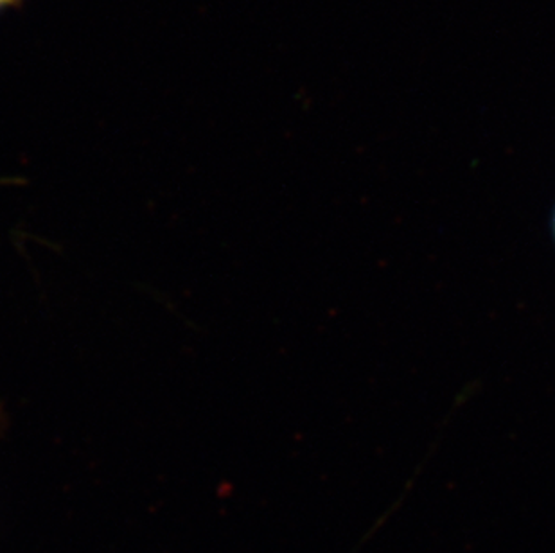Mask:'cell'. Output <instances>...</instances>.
Wrapping results in <instances>:
<instances>
[{
	"mask_svg": "<svg viewBox=\"0 0 555 553\" xmlns=\"http://www.w3.org/2000/svg\"><path fill=\"white\" fill-rule=\"evenodd\" d=\"M22 0H0V13L10 10L13 5L21 4Z\"/></svg>",
	"mask_w": 555,
	"mask_h": 553,
	"instance_id": "6da1fadb",
	"label": "cell"
},
{
	"mask_svg": "<svg viewBox=\"0 0 555 553\" xmlns=\"http://www.w3.org/2000/svg\"><path fill=\"white\" fill-rule=\"evenodd\" d=\"M5 421H8V419H5L4 410H2V408H0V434H2V432H4Z\"/></svg>",
	"mask_w": 555,
	"mask_h": 553,
	"instance_id": "7a4b0ae2",
	"label": "cell"
},
{
	"mask_svg": "<svg viewBox=\"0 0 555 553\" xmlns=\"http://www.w3.org/2000/svg\"><path fill=\"white\" fill-rule=\"evenodd\" d=\"M554 232H555V216H554Z\"/></svg>",
	"mask_w": 555,
	"mask_h": 553,
	"instance_id": "3957f363",
	"label": "cell"
}]
</instances>
